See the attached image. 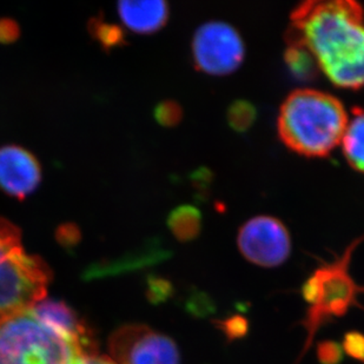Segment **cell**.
I'll return each mask as SVG.
<instances>
[{
  "label": "cell",
  "mask_w": 364,
  "mask_h": 364,
  "mask_svg": "<svg viewBox=\"0 0 364 364\" xmlns=\"http://www.w3.org/2000/svg\"><path fill=\"white\" fill-rule=\"evenodd\" d=\"M284 62L291 76L301 82H310L318 76L321 69L309 48L299 43H288Z\"/></svg>",
  "instance_id": "obj_12"
},
{
  "label": "cell",
  "mask_w": 364,
  "mask_h": 364,
  "mask_svg": "<svg viewBox=\"0 0 364 364\" xmlns=\"http://www.w3.org/2000/svg\"><path fill=\"white\" fill-rule=\"evenodd\" d=\"M156 119L165 127H173L182 119V107L176 102H164L157 105L155 111Z\"/></svg>",
  "instance_id": "obj_16"
},
{
  "label": "cell",
  "mask_w": 364,
  "mask_h": 364,
  "mask_svg": "<svg viewBox=\"0 0 364 364\" xmlns=\"http://www.w3.org/2000/svg\"><path fill=\"white\" fill-rule=\"evenodd\" d=\"M17 37V26L14 21H0V41H11Z\"/></svg>",
  "instance_id": "obj_21"
},
{
  "label": "cell",
  "mask_w": 364,
  "mask_h": 364,
  "mask_svg": "<svg viewBox=\"0 0 364 364\" xmlns=\"http://www.w3.org/2000/svg\"><path fill=\"white\" fill-rule=\"evenodd\" d=\"M287 43L309 48L333 85H364V9L351 0L299 4L290 16Z\"/></svg>",
  "instance_id": "obj_1"
},
{
  "label": "cell",
  "mask_w": 364,
  "mask_h": 364,
  "mask_svg": "<svg viewBox=\"0 0 364 364\" xmlns=\"http://www.w3.org/2000/svg\"><path fill=\"white\" fill-rule=\"evenodd\" d=\"M41 166L25 149L9 145L0 149V189L7 195L24 198L38 186Z\"/></svg>",
  "instance_id": "obj_9"
},
{
  "label": "cell",
  "mask_w": 364,
  "mask_h": 364,
  "mask_svg": "<svg viewBox=\"0 0 364 364\" xmlns=\"http://www.w3.org/2000/svg\"><path fill=\"white\" fill-rule=\"evenodd\" d=\"M98 38L103 44L114 46L122 41V33L118 28H112L110 25H100L98 30Z\"/></svg>",
  "instance_id": "obj_20"
},
{
  "label": "cell",
  "mask_w": 364,
  "mask_h": 364,
  "mask_svg": "<svg viewBox=\"0 0 364 364\" xmlns=\"http://www.w3.org/2000/svg\"><path fill=\"white\" fill-rule=\"evenodd\" d=\"M118 14L131 31L152 33L159 31L168 21V4L163 0L121 1L118 4Z\"/></svg>",
  "instance_id": "obj_10"
},
{
  "label": "cell",
  "mask_w": 364,
  "mask_h": 364,
  "mask_svg": "<svg viewBox=\"0 0 364 364\" xmlns=\"http://www.w3.org/2000/svg\"><path fill=\"white\" fill-rule=\"evenodd\" d=\"M348 122L347 110L336 97L321 90L297 89L279 107L277 132L291 151L322 159L341 144Z\"/></svg>",
  "instance_id": "obj_2"
},
{
  "label": "cell",
  "mask_w": 364,
  "mask_h": 364,
  "mask_svg": "<svg viewBox=\"0 0 364 364\" xmlns=\"http://www.w3.org/2000/svg\"><path fill=\"white\" fill-rule=\"evenodd\" d=\"M69 364H117L111 358L97 355L95 351H84L71 358Z\"/></svg>",
  "instance_id": "obj_19"
},
{
  "label": "cell",
  "mask_w": 364,
  "mask_h": 364,
  "mask_svg": "<svg viewBox=\"0 0 364 364\" xmlns=\"http://www.w3.org/2000/svg\"><path fill=\"white\" fill-rule=\"evenodd\" d=\"M48 281L44 262L26 254L16 227L0 220V320L44 299Z\"/></svg>",
  "instance_id": "obj_5"
},
{
  "label": "cell",
  "mask_w": 364,
  "mask_h": 364,
  "mask_svg": "<svg viewBox=\"0 0 364 364\" xmlns=\"http://www.w3.org/2000/svg\"><path fill=\"white\" fill-rule=\"evenodd\" d=\"M257 117V110L254 104L247 100H236L228 109V123L235 131L244 132L252 127Z\"/></svg>",
  "instance_id": "obj_14"
},
{
  "label": "cell",
  "mask_w": 364,
  "mask_h": 364,
  "mask_svg": "<svg viewBox=\"0 0 364 364\" xmlns=\"http://www.w3.org/2000/svg\"><path fill=\"white\" fill-rule=\"evenodd\" d=\"M363 241L362 235L346 247L343 254L336 255L333 261L322 262L303 283L301 294L308 309L299 324L306 330V336L296 364L306 356L321 328L346 316L351 308H363L358 299L364 295V285L358 284L350 274L351 257Z\"/></svg>",
  "instance_id": "obj_3"
},
{
  "label": "cell",
  "mask_w": 364,
  "mask_h": 364,
  "mask_svg": "<svg viewBox=\"0 0 364 364\" xmlns=\"http://www.w3.org/2000/svg\"><path fill=\"white\" fill-rule=\"evenodd\" d=\"M168 225L179 241H193L198 237L202 229V215L196 206H178L170 213Z\"/></svg>",
  "instance_id": "obj_13"
},
{
  "label": "cell",
  "mask_w": 364,
  "mask_h": 364,
  "mask_svg": "<svg viewBox=\"0 0 364 364\" xmlns=\"http://www.w3.org/2000/svg\"><path fill=\"white\" fill-rule=\"evenodd\" d=\"M342 349L349 358L364 364V333L360 331H349L346 333L342 342Z\"/></svg>",
  "instance_id": "obj_18"
},
{
  "label": "cell",
  "mask_w": 364,
  "mask_h": 364,
  "mask_svg": "<svg viewBox=\"0 0 364 364\" xmlns=\"http://www.w3.org/2000/svg\"><path fill=\"white\" fill-rule=\"evenodd\" d=\"M191 51L198 71L210 76H227L242 65L245 46L234 26L211 21L197 28Z\"/></svg>",
  "instance_id": "obj_6"
},
{
  "label": "cell",
  "mask_w": 364,
  "mask_h": 364,
  "mask_svg": "<svg viewBox=\"0 0 364 364\" xmlns=\"http://www.w3.org/2000/svg\"><path fill=\"white\" fill-rule=\"evenodd\" d=\"M110 353L117 364H181L177 344L141 324L125 326L114 333Z\"/></svg>",
  "instance_id": "obj_7"
},
{
  "label": "cell",
  "mask_w": 364,
  "mask_h": 364,
  "mask_svg": "<svg viewBox=\"0 0 364 364\" xmlns=\"http://www.w3.org/2000/svg\"><path fill=\"white\" fill-rule=\"evenodd\" d=\"M317 358L321 364H340L343 360V349L333 340L321 341L317 344Z\"/></svg>",
  "instance_id": "obj_17"
},
{
  "label": "cell",
  "mask_w": 364,
  "mask_h": 364,
  "mask_svg": "<svg viewBox=\"0 0 364 364\" xmlns=\"http://www.w3.org/2000/svg\"><path fill=\"white\" fill-rule=\"evenodd\" d=\"M237 245L247 262L262 268H275L290 256L291 237L279 218L256 216L242 225Z\"/></svg>",
  "instance_id": "obj_8"
},
{
  "label": "cell",
  "mask_w": 364,
  "mask_h": 364,
  "mask_svg": "<svg viewBox=\"0 0 364 364\" xmlns=\"http://www.w3.org/2000/svg\"><path fill=\"white\" fill-rule=\"evenodd\" d=\"M91 351L30 309L0 320V364H69Z\"/></svg>",
  "instance_id": "obj_4"
},
{
  "label": "cell",
  "mask_w": 364,
  "mask_h": 364,
  "mask_svg": "<svg viewBox=\"0 0 364 364\" xmlns=\"http://www.w3.org/2000/svg\"><path fill=\"white\" fill-rule=\"evenodd\" d=\"M341 145L351 168L364 173V110L361 107L353 109Z\"/></svg>",
  "instance_id": "obj_11"
},
{
  "label": "cell",
  "mask_w": 364,
  "mask_h": 364,
  "mask_svg": "<svg viewBox=\"0 0 364 364\" xmlns=\"http://www.w3.org/2000/svg\"><path fill=\"white\" fill-rule=\"evenodd\" d=\"M217 329L220 330L227 340H242L249 331V322L240 315L228 317L215 322Z\"/></svg>",
  "instance_id": "obj_15"
}]
</instances>
